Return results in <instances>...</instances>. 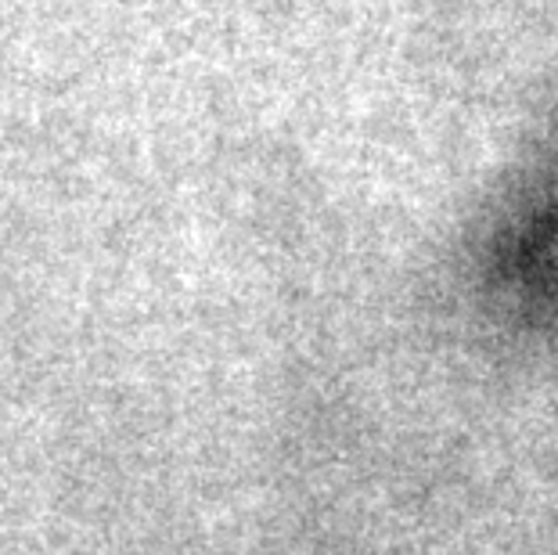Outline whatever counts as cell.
<instances>
[{"label":"cell","instance_id":"1","mask_svg":"<svg viewBox=\"0 0 558 555\" xmlns=\"http://www.w3.org/2000/svg\"><path fill=\"white\" fill-rule=\"evenodd\" d=\"M483 297L505 322H558V137L526 170L486 239Z\"/></svg>","mask_w":558,"mask_h":555}]
</instances>
